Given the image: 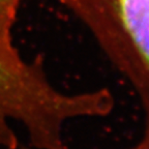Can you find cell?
I'll list each match as a JSON object with an SVG mask.
<instances>
[{
  "mask_svg": "<svg viewBox=\"0 0 149 149\" xmlns=\"http://www.w3.org/2000/svg\"><path fill=\"white\" fill-rule=\"evenodd\" d=\"M114 100L107 90L65 93L48 79L40 61H26L14 45L0 44V145L17 149L13 123L25 130L30 146L65 149V124L82 117L106 116Z\"/></svg>",
  "mask_w": 149,
  "mask_h": 149,
  "instance_id": "1",
  "label": "cell"
},
{
  "mask_svg": "<svg viewBox=\"0 0 149 149\" xmlns=\"http://www.w3.org/2000/svg\"><path fill=\"white\" fill-rule=\"evenodd\" d=\"M100 36L121 35L149 72V0H56Z\"/></svg>",
  "mask_w": 149,
  "mask_h": 149,
  "instance_id": "2",
  "label": "cell"
},
{
  "mask_svg": "<svg viewBox=\"0 0 149 149\" xmlns=\"http://www.w3.org/2000/svg\"><path fill=\"white\" fill-rule=\"evenodd\" d=\"M22 0H0V44H13V28Z\"/></svg>",
  "mask_w": 149,
  "mask_h": 149,
  "instance_id": "3",
  "label": "cell"
},
{
  "mask_svg": "<svg viewBox=\"0 0 149 149\" xmlns=\"http://www.w3.org/2000/svg\"><path fill=\"white\" fill-rule=\"evenodd\" d=\"M17 149H37V148H34V147H21V146H19Z\"/></svg>",
  "mask_w": 149,
  "mask_h": 149,
  "instance_id": "4",
  "label": "cell"
}]
</instances>
